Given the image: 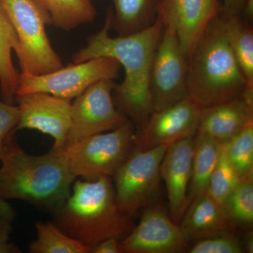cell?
<instances>
[{
  "label": "cell",
  "mask_w": 253,
  "mask_h": 253,
  "mask_svg": "<svg viewBox=\"0 0 253 253\" xmlns=\"http://www.w3.org/2000/svg\"><path fill=\"white\" fill-rule=\"evenodd\" d=\"M112 8H109L104 26L86 39V45L73 55V63L83 62L99 57H111L125 70L124 80L116 84L113 97L117 109L134 123L135 131L147 122L153 112L150 94V74L153 59L163 25L156 23L144 31L126 36L113 38Z\"/></svg>",
  "instance_id": "obj_1"
},
{
  "label": "cell",
  "mask_w": 253,
  "mask_h": 253,
  "mask_svg": "<svg viewBox=\"0 0 253 253\" xmlns=\"http://www.w3.org/2000/svg\"><path fill=\"white\" fill-rule=\"evenodd\" d=\"M5 139L0 168V197L26 201L52 212L69 194L76 178L61 152L51 149L42 156L28 154L15 138Z\"/></svg>",
  "instance_id": "obj_2"
},
{
  "label": "cell",
  "mask_w": 253,
  "mask_h": 253,
  "mask_svg": "<svg viewBox=\"0 0 253 253\" xmlns=\"http://www.w3.org/2000/svg\"><path fill=\"white\" fill-rule=\"evenodd\" d=\"M51 213L65 234L92 249L111 238L122 241L136 226L120 207L109 176L74 181L67 199Z\"/></svg>",
  "instance_id": "obj_3"
},
{
  "label": "cell",
  "mask_w": 253,
  "mask_h": 253,
  "mask_svg": "<svg viewBox=\"0 0 253 253\" xmlns=\"http://www.w3.org/2000/svg\"><path fill=\"white\" fill-rule=\"evenodd\" d=\"M189 96L201 107L227 102L247 89L224 31L220 11L206 28L189 58Z\"/></svg>",
  "instance_id": "obj_4"
},
{
  "label": "cell",
  "mask_w": 253,
  "mask_h": 253,
  "mask_svg": "<svg viewBox=\"0 0 253 253\" xmlns=\"http://www.w3.org/2000/svg\"><path fill=\"white\" fill-rule=\"evenodd\" d=\"M135 126L128 120L109 132L88 136L68 145L61 152L75 178L112 176L134 149Z\"/></svg>",
  "instance_id": "obj_5"
},
{
  "label": "cell",
  "mask_w": 253,
  "mask_h": 253,
  "mask_svg": "<svg viewBox=\"0 0 253 253\" xmlns=\"http://www.w3.org/2000/svg\"><path fill=\"white\" fill-rule=\"evenodd\" d=\"M18 40L17 56L21 73L44 75L63 66L46 31L41 10L32 0H0Z\"/></svg>",
  "instance_id": "obj_6"
},
{
  "label": "cell",
  "mask_w": 253,
  "mask_h": 253,
  "mask_svg": "<svg viewBox=\"0 0 253 253\" xmlns=\"http://www.w3.org/2000/svg\"><path fill=\"white\" fill-rule=\"evenodd\" d=\"M121 68L113 58L99 57L71 63L44 75L21 73L16 95L44 92L71 101L97 82L115 81L119 77Z\"/></svg>",
  "instance_id": "obj_7"
},
{
  "label": "cell",
  "mask_w": 253,
  "mask_h": 253,
  "mask_svg": "<svg viewBox=\"0 0 253 253\" xmlns=\"http://www.w3.org/2000/svg\"><path fill=\"white\" fill-rule=\"evenodd\" d=\"M168 146L132 152L112 176L116 198L124 212L134 215L154 204L161 184V166Z\"/></svg>",
  "instance_id": "obj_8"
},
{
  "label": "cell",
  "mask_w": 253,
  "mask_h": 253,
  "mask_svg": "<svg viewBox=\"0 0 253 253\" xmlns=\"http://www.w3.org/2000/svg\"><path fill=\"white\" fill-rule=\"evenodd\" d=\"M188 67L189 58L175 31L171 26H163L150 74L153 111H161L189 97Z\"/></svg>",
  "instance_id": "obj_9"
},
{
  "label": "cell",
  "mask_w": 253,
  "mask_h": 253,
  "mask_svg": "<svg viewBox=\"0 0 253 253\" xmlns=\"http://www.w3.org/2000/svg\"><path fill=\"white\" fill-rule=\"evenodd\" d=\"M116 84L114 80L97 82L76 98L71 105V126L66 146L113 130L129 120L115 104L113 91Z\"/></svg>",
  "instance_id": "obj_10"
},
{
  "label": "cell",
  "mask_w": 253,
  "mask_h": 253,
  "mask_svg": "<svg viewBox=\"0 0 253 253\" xmlns=\"http://www.w3.org/2000/svg\"><path fill=\"white\" fill-rule=\"evenodd\" d=\"M204 108L187 97L161 110L153 111L147 122L134 134V147L147 150L169 146L192 137L197 133Z\"/></svg>",
  "instance_id": "obj_11"
},
{
  "label": "cell",
  "mask_w": 253,
  "mask_h": 253,
  "mask_svg": "<svg viewBox=\"0 0 253 253\" xmlns=\"http://www.w3.org/2000/svg\"><path fill=\"white\" fill-rule=\"evenodd\" d=\"M15 103L19 109V122L15 130L36 129L54 138L52 149L62 150L67 144L71 126L70 100L44 92L18 94Z\"/></svg>",
  "instance_id": "obj_12"
},
{
  "label": "cell",
  "mask_w": 253,
  "mask_h": 253,
  "mask_svg": "<svg viewBox=\"0 0 253 253\" xmlns=\"http://www.w3.org/2000/svg\"><path fill=\"white\" fill-rule=\"evenodd\" d=\"M121 253H176L189 249L179 224L158 206L145 208L141 220L120 241Z\"/></svg>",
  "instance_id": "obj_13"
},
{
  "label": "cell",
  "mask_w": 253,
  "mask_h": 253,
  "mask_svg": "<svg viewBox=\"0 0 253 253\" xmlns=\"http://www.w3.org/2000/svg\"><path fill=\"white\" fill-rule=\"evenodd\" d=\"M219 0H160L158 19L175 31L188 58L210 22L221 10Z\"/></svg>",
  "instance_id": "obj_14"
},
{
  "label": "cell",
  "mask_w": 253,
  "mask_h": 253,
  "mask_svg": "<svg viewBox=\"0 0 253 253\" xmlns=\"http://www.w3.org/2000/svg\"><path fill=\"white\" fill-rule=\"evenodd\" d=\"M195 136L169 145L161 163V179L165 181L167 188L170 217L178 224H180L189 205L188 190L192 169Z\"/></svg>",
  "instance_id": "obj_15"
},
{
  "label": "cell",
  "mask_w": 253,
  "mask_h": 253,
  "mask_svg": "<svg viewBox=\"0 0 253 253\" xmlns=\"http://www.w3.org/2000/svg\"><path fill=\"white\" fill-rule=\"evenodd\" d=\"M251 122H253V90L246 89L236 99L204 108L197 133L224 144Z\"/></svg>",
  "instance_id": "obj_16"
},
{
  "label": "cell",
  "mask_w": 253,
  "mask_h": 253,
  "mask_svg": "<svg viewBox=\"0 0 253 253\" xmlns=\"http://www.w3.org/2000/svg\"><path fill=\"white\" fill-rule=\"evenodd\" d=\"M179 226L189 243L231 231L236 227L222 205L207 192L191 201Z\"/></svg>",
  "instance_id": "obj_17"
},
{
  "label": "cell",
  "mask_w": 253,
  "mask_h": 253,
  "mask_svg": "<svg viewBox=\"0 0 253 253\" xmlns=\"http://www.w3.org/2000/svg\"><path fill=\"white\" fill-rule=\"evenodd\" d=\"M41 10L46 26L70 31L92 22L97 11L92 0H32Z\"/></svg>",
  "instance_id": "obj_18"
},
{
  "label": "cell",
  "mask_w": 253,
  "mask_h": 253,
  "mask_svg": "<svg viewBox=\"0 0 253 253\" xmlns=\"http://www.w3.org/2000/svg\"><path fill=\"white\" fill-rule=\"evenodd\" d=\"M113 4L111 29L118 36L144 31L158 19L160 0H111Z\"/></svg>",
  "instance_id": "obj_19"
},
{
  "label": "cell",
  "mask_w": 253,
  "mask_h": 253,
  "mask_svg": "<svg viewBox=\"0 0 253 253\" xmlns=\"http://www.w3.org/2000/svg\"><path fill=\"white\" fill-rule=\"evenodd\" d=\"M224 31L234 57L244 75L247 89L253 90V30L240 15L221 12Z\"/></svg>",
  "instance_id": "obj_20"
},
{
  "label": "cell",
  "mask_w": 253,
  "mask_h": 253,
  "mask_svg": "<svg viewBox=\"0 0 253 253\" xmlns=\"http://www.w3.org/2000/svg\"><path fill=\"white\" fill-rule=\"evenodd\" d=\"M18 50V40L12 25L0 4V94L1 100L14 104L20 73L15 67L12 51Z\"/></svg>",
  "instance_id": "obj_21"
},
{
  "label": "cell",
  "mask_w": 253,
  "mask_h": 253,
  "mask_svg": "<svg viewBox=\"0 0 253 253\" xmlns=\"http://www.w3.org/2000/svg\"><path fill=\"white\" fill-rule=\"evenodd\" d=\"M221 146L211 138L196 133L191 180L188 190L189 204L196 196L207 191L210 178L219 158Z\"/></svg>",
  "instance_id": "obj_22"
},
{
  "label": "cell",
  "mask_w": 253,
  "mask_h": 253,
  "mask_svg": "<svg viewBox=\"0 0 253 253\" xmlns=\"http://www.w3.org/2000/svg\"><path fill=\"white\" fill-rule=\"evenodd\" d=\"M37 238L29 245L31 253H92V248L70 237L54 221L36 223Z\"/></svg>",
  "instance_id": "obj_23"
},
{
  "label": "cell",
  "mask_w": 253,
  "mask_h": 253,
  "mask_svg": "<svg viewBox=\"0 0 253 253\" xmlns=\"http://www.w3.org/2000/svg\"><path fill=\"white\" fill-rule=\"evenodd\" d=\"M222 145L228 160L240 179L253 178V122Z\"/></svg>",
  "instance_id": "obj_24"
},
{
  "label": "cell",
  "mask_w": 253,
  "mask_h": 253,
  "mask_svg": "<svg viewBox=\"0 0 253 253\" xmlns=\"http://www.w3.org/2000/svg\"><path fill=\"white\" fill-rule=\"evenodd\" d=\"M231 222L237 226H251L253 222V178L241 179L222 204Z\"/></svg>",
  "instance_id": "obj_25"
},
{
  "label": "cell",
  "mask_w": 253,
  "mask_h": 253,
  "mask_svg": "<svg viewBox=\"0 0 253 253\" xmlns=\"http://www.w3.org/2000/svg\"><path fill=\"white\" fill-rule=\"evenodd\" d=\"M241 180L228 160L224 146L221 144L219 158L210 178L206 192L222 205Z\"/></svg>",
  "instance_id": "obj_26"
},
{
  "label": "cell",
  "mask_w": 253,
  "mask_h": 253,
  "mask_svg": "<svg viewBox=\"0 0 253 253\" xmlns=\"http://www.w3.org/2000/svg\"><path fill=\"white\" fill-rule=\"evenodd\" d=\"M190 253H242L243 243L231 231L195 241Z\"/></svg>",
  "instance_id": "obj_27"
},
{
  "label": "cell",
  "mask_w": 253,
  "mask_h": 253,
  "mask_svg": "<svg viewBox=\"0 0 253 253\" xmlns=\"http://www.w3.org/2000/svg\"><path fill=\"white\" fill-rule=\"evenodd\" d=\"M19 118L17 105L8 104L0 100V159L5 139L10 132L16 129Z\"/></svg>",
  "instance_id": "obj_28"
},
{
  "label": "cell",
  "mask_w": 253,
  "mask_h": 253,
  "mask_svg": "<svg viewBox=\"0 0 253 253\" xmlns=\"http://www.w3.org/2000/svg\"><path fill=\"white\" fill-rule=\"evenodd\" d=\"M12 220L0 219V253H18L21 251L10 241L12 231Z\"/></svg>",
  "instance_id": "obj_29"
},
{
  "label": "cell",
  "mask_w": 253,
  "mask_h": 253,
  "mask_svg": "<svg viewBox=\"0 0 253 253\" xmlns=\"http://www.w3.org/2000/svg\"><path fill=\"white\" fill-rule=\"evenodd\" d=\"M120 241L116 239H108L101 241L93 248L92 253H121Z\"/></svg>",
  "instance_id": "obj_30"
},
{
  "label": "cell",
  "mask_w": 253,
  "mask_h": 253,
  "mask_svg": "<svg viewBox=\"0 0 253 253\" xmlns=\"http://www.w3.org/2000/svg\"><path fill=\"white\" fill-rule=\"evenodd\" d=\"M246 0H223L221 11L226 14L241 15Z\"/></svg>",
  "instance_id": "obj_31"
},
{
  "label": "cell",
  "mask_w": 253,
  "mask_h": 253,
  "mask_svg": "<svg viewBox=\"0 0 253 253\" xmlns=\"http://www.w3.org/2000/svg\"><path fill=\"white\" fill-rule=\"evenodd\" d=\"M16 216L14 208L6 201L0 197V219H7L14 220Z\"/></svg>",
  "instance_id": "obj_32"
},
{
  "label": "cell",
  "mask_w": 253,
  "mask_h": 253,
  "mask_svg": "<svg viewBox=\"0 0 253 253\" xmlns=\"http://www.w3.org/2000/svg\"><path fill=\"white\" fill-rule=\"evenodd\" d=\"M244 248L245 252L251 253L253 252V234L252 233H249V235L245 238V242Z\"/></svg>",
  "instance_id": "obj_33"
}]
</instances>
